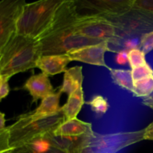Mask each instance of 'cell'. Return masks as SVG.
Instances as JSON below:
<instances>
[{
  "label": "cell",
  "mask_w": 153,
  "mask_h": 153,
  "mask_svg": "<svg viewBox=\"0 0 153 153\" xmlns=\"http://www.w3.org/2000/svg\"><path fill=\"white\" fill-rule=\"evenodd\" d=\"M40 56L37 39L15 34L0 54V75L10 79L17 73L34 68Z\"/></svg>",
  "instance_id": "6da1fadb"
},
{
  "label": "cell",
  "mask_w": 153,
  "mask_h": 153,
  "mask_svg": "<svg viewBox=\"0 0 153 153\" xmlns=\"http://www.w3.org/2000/svg\"><path fill=\"white\" fill-rule=\"evenodd\" d=\"M64 0H41L26 3L16 22V32L38 39L49 28Z\"/></svg>",
  "instance_id": "7a4b0ae2"
},
{
  "label": "cell",
  "mask_w": 153,
  "mask_h": 153,
  "mask_svg": "<svg viewBox=\"0 0 153 153\" xmlns=\"http://www.w3.org/2000/svg\"><path fill=\"white\" fill-rule=\"evenodd\" d=\"M37 40L42 55H63L74 49L102 42L76 33L73 28V23L47 33Z\"/></svg>",
  "instance_id": "3957f363"
},
{
  "label": "cell",
  "mask_w": 153,
  "mask_h": 153,
  "mask_svg": "<svg viewBox=\"0 0 153 153\" xmlns=\"http://www.w3.org/2000/svg\"><path fill=\"white\" fill-rule=\"evenodd\" d=\"M65 120L61 111L53 116L34 121L28 120L21 115L14 123L7 126L9 147H15L39 136L52 132Z\"/></svg>",
  "instance_id": "277c9868"
},
{
  "label": "cell",
  "mask_w": 153,
  "mask_h": 153,
  "mask_svg": "<svg viewBox=\"0 0 153 153\" xmlns=\"http://www.w3.org/2000/svg\"><path fill=\"white\" fill-rule=\"evenodd\" d=\"M73 28L76 33L85 37L108 41L109 44L118 47L119 52L122 39L114 25L105 16L95 13L79 14L73 23Z\"/></svg>",
  "instance_id": "5b68a950"
},
{
  "label": "cell",
  "mask_w": 153,
  "mask_h": 153,
  "mask_svg": "<svg viewBox=\"0 0 153 153\" xmlns=\"http://www.w3.org/2000/svg\"><path fill=\"white\" fill-rule=\"evenodd\" d=\"M105 18L114 25L122 40L140 37L143 34L153 31V13L141 9L132 7L120 16Z\"/></svg>",
  "instance_id": "8992f818"
},
{
  "label": "cell",
  "mask_w": 153,
  "mask_h": 153,
  "mask_svg": "<svg viewBox=\"0 0 153 153\" xmlns=\"http://www.w3.org/2000/svg\"><path fill=\"white\" fill-rule=\"evenodd\" d=\"M143 130L108 134L94 132L86 149L91 153H117L124 148L143 140Z\"/></svg>",
  "instance_id": "52a82bcc"
},
{
  "label": "cell",
  "mask_w": 153,
  "mask_h": 153,
  "mask_svg": "<svg viewBox=\"0 0 153 153\" xmlns=\"http://www.w3.org/2000/svg\"><path fill=\"white\" fill-rule=\"evenodd\" d=\"M25 4L24 0L0 1V54L7 42L16 34V22Z\"/></svg>",
  "instance_id": "ba28073f"
},
{
  "label": "cell",
  "mask_w": 153,
  "mask_h": 153,
  "mask_svg": "<svg viewBox=\"0 0 153 153\" xmlns=\"http://www.w3.org/2000/svg\"><path fill=\"white\" fill-rule=\"evenodd\" d=\"M78 7L90 9L95 14L117 16L126 13L133 7L134 0H83L76 1Z\"/></svg>",
  "instance_id": "9c48e42d"
},
{
  "label": "cell",
  "mask_w": 153,
  "mask_h": 153,
  "mask_svg": "<svg viewBox=\"0 0 153 153\" xmlns=\"http://www.w3.org/2000/svg\"><path fill=\"white\" fill-rule=\"evenodd\" d=\"M107 52H112L110 44L108 41H102L97 44L74 49L67 54L72 61H79L94 66L103 67L110 70L111 68L105 60V54Z\"/></svg>",
  "instance_id": "30bf717a"
},
{
  "label": "cell",
  "mask_w": 153,
  "mask_h": 153,
  "mask_svg": "<svg viewBox=\"0 0 153 153\" xmlns=\"http://www.w3.org/2000/svg\"><path fill=\"white\" fill-rule=\"evenodd\" d=\"M94 133L80 136H57L50 132L49 137L52 144L66 153H83L89 146Z\"/></svg>",
  "instance_id": "8fae6325"
},
{
  "label": "cell",
  "mask_w": 153,
  "mask_h": 153,
  "mask_svg": "<svg viewBox=\"0 0 153 153\" xmlns=\"http://www.w3.org/2000/svg\"><path fill=\"white\" fill-rule=\"evenodd\" d=\"M10 153H66L52 144L49 133L10 148Z\"/></svg>",
  "instance_id": "7c38bea8"
},
{
  "label": "cell",
  "mask_w": 153,
  "mask_h": 153,
  "mask_svg": "<svg viewBox=\"0 0 153 153\" xmlns=\"http://www.w3.org/2000/svg\"><path fill=\"white\" fill-rule=\"evenodd\" d=\"M72 61L67 54L42 55L36 63V67L47 76L65 73L67 66Z\"/></svg>",
  "instance_id": "4fadbf2b"
},
{
  "label": "cell",
  "mask_w": 153,
  "mask_h": 153,
  "mask_svg": "<svg viewBox=\"0 0 153 153\" xmlns=\"http://www.w3.org/2000/svg\"><path fill=\"white\" fill-rule=\"evenodd\" d=\"M23 88L28 91L32 97L33 102L42 100L54 93L53 86L51 84L49 76L43 73L31 76L25 82Z\"/></svg>",
  "instance_id": "5bb4252c"
},
{
  "label": "cell",
  "mask_w": 153,
  "mask_h": 153,
  "mask_svg": "<svg viewBox=\"0 0 153 153\" xmlns=\"http://www.w3.org/2000/svg\"><path fill=\"white\" fill-rule=\"evenodd\" d=\"M61 93L60 91L50 94L41 100L40 105L32 112L22 114L28 120H38L56 114L61 111L60 98Z\"/></svg>",
  "instance_id": "9a60e30c"
},
{
  "label": "cell",
  "mask_w": 153,
  "mask_h": 153,
  "mask_svg": "<svg viewBox=\"0 0 153 153\" xmlns=\"http://www.w3.org/2000/svg\"><path fill=\"white\" fill-rule=\"evenodd\" d=\"M94 132L91 123L76 118L63 122L52 131V134L57 136H80Z\"/></svg>",
  "instance_id": "2e32d148"
},
{
  "label": "cell",
  "mask_w": 153,
  "mask_h": 153,
  "mask_svg": "<svg viewBox=\"0 0 153 153\" xmlns=\"http://www.w3.org/2000/svg\"><path fill=\"white\" fill-rule=\"evenodd\" d=\"M82 67L76 66L67 69L64 74L63 83L59 91L61 94H67L70 96L79 88H82L84 76Z\"/></svg>",
  "instance_id": "e0dca14e"
},
{
  "label": "cell",
  "mask_w": 153,
  "mask_h": 153,
  "mask_svg": "<svg viewBox=\"0 0 153 153\" xmlns=\"http://www.w3.org/2000/svg\"><path fill=\"white\" fill-rule=\"evenodd\" d=\"M84 104L85 99L83 88H81L73 94L69 96L66 104L61 108V111L64 115L66 120L76 119Z\"/></svg>",
  "instance_id": "ac0fdd59"
},
{
  "label": "cell",
  "mask_w": 153,
  "mask_h": 153,
  "mask_svg": "<svg viewBox=\"0 0 153 153\" xmlns=\"http://www.w3.org/2000/svg\"><path fill=\"white\" fill-rule=\"evenodd\" d=\"M110 73L114 82L116 85H119L121 88L129 91L133 94L134 82L131 76V70L111 68Z\"/></svg>",
  "instance_id": "d6986e66"
},
{
  "label": "cell",
  "mask_w": 153,
  "mask_h": 153,
  "mask_svg": "<svg viewBox=\"0 0 153 153\" xmlns=\"http://www.w3.org/2000/svg\"><path fill=\"white\" fill-rule=\"evenodd\" d=\"M153 93V75L134 82L133 95L137 97H149Z\"/></svg>",
  "instance_id": "ffe728a7"
},
{
  "label": "cell",
  "mask_w": 153,
  "mask_h": 153,
  "mask_svg": "<svg viewBox=\"0 0 153 153\" xmlns=\"http://www.w3.org/2000/svg\"><path fill=\"white\" fill-rule=\"evenodd\" d=\"M86 103L90 105L91 110L98 116L104 115L109 108L108 100L101 95L94 96L92 99Z\"/></svg>",
  "instance_id": "44dd1931"
},
{
  "label": "cell",
  "mask_w": 153,
  "mask_h": 153,
  "mask_svg": "<svg viewBox=\"0 0 153 153\" xmlns=\"http://www.w3.org/2000/svg\"><path fill=\"white\" fill-rule=\"evenodd\" d=\"M128 61L131 70L147 64L145 54L140 49H131L128 54Z\"/></svg>",
  "instance_id": "7402d4cb"
},
{
  "label": "cell",
  "mask_w": 153,
  "mask_h": 153,
  "mask_svg": "<svg viewBox=\"0 0 153 153\" xmlns=\"http://www.w3.org/2000/svg\"><path fill=\"white\" fill-rule=\"evenodd\" d=\"M131 71V76H132L133 82H135L140 81L141 79H145L148 76H152L153 70L148 64H144L141 67L132 69Z\"/></svg>",
  "instance_id": "603a6c76"
},
{
  "label": "cell",
  "mask_w": 153,
  "mask_h": 153,
  "mask_svg": "<svg viewBox=\"0 0 153 153\" xmlns=\"http://www.w3.org/2000/svg\"><path fill=\"white\" fill-rule=\"evenodd\" d=\"M140 49L145 55L153 50V31L140 37Z\"/></svg>",
  "instance_id": "cb8c5ba5"
},
{
  "label": "cell",
  "mask_w": 153,
  "mask_h": 153,
  "mask_svg": "<svg viewBox=\"0 0 153 153\" xmlns=\"http://www.w3.org/2000/svg\"><path fill=\"white\" fill-rule=\"evenodd\" d=\"M133 7L153 13V0H134Z\"/></svg>",
  "instance_id": "d4e9b609"
},
{
  "label": "cell",
  "mask_w": 153,
  "mask_h": 153,
  "mask_svg": "<svg viewBox=\"0 0 153 153\" xmlns=\"http://www.w3.org/2000/svg\"><path fill=\"white\" fill-rule=\"evenodd\" d=\"M146 105H148L151 108L153 109V98L149 99L148 100ZM143 140H153V122L151 123L146 128H145L143 130Z\"/></svg>",
  "instance_id": "484cf974"
},
{
  "label": "cell",
  "mask_w": 153,
  "mask_h": 153,
  "mask_svg": "<svg viewBox=\"0 0 153 153\" xmlns=\"http://www.w3.org/2000/svg\"><path fill=\"white\" fill-rule=\"evenodd\" d=\"M129 51L128 49H122L117 52V55L115 56V61L117 64L120 65H125L127 63H128V54Z\"/></svg>",
  "instance_id": "4316f807"
},
{
  "label": "cell",
  "mask_w": 153,
  "mask_h": 153,
  "mask_svg": "<svg viewBox=\"0 0 153 153\" xmlns=\"http://www.w3.org/2000/svg\"><path fill=\"white\" fill-rule=\"evenodd\" d=\"M8 81L9 80H7V79L4 81L2 86H1V90H0V101L2 99L5 98L8 95L9 92H10V87H9Z\"/></svg>",
  "instance_id": "83f0119b"
},
{
  "label": "cell",
  "mask_w": 153,
  "mask_h": 153,
  "mask_svg": "<svg viewBox=\"0 0 153 153\" xmlns=\"http://www.w3.org/2000/svg\"><path fill=\"white\" fill-rule=\"evenodd\" d=\"M7 126H5V118L4 114L0 111V133L4 131L6 129Z\"/></svg>",
  "instance_id": "f1b7e54d"
},
{
  "label": "cell",
  "mask_w": 153,
  "mask_h": 153,
  "mask_svg": "<svg viewBox=\"0 0 153 153\" xmlns=\"http://www.w3.org/2000/svg\"><path fill=\"white\" fill-rule=\"evenodd\" d=\"M9 80L8 79H7V78H5V77H4V76H1V75H0V90H1V86H2V85H3V83H4V82L5 80Z\"/></svg>",
  "instance_id": "f546056e"
},
{
  "label": "cell",
  "mask_w": 153,
  "mask_h": 153,
  "mask_svg": "<svg viewBox=\"0 0 153 153\" xmlns=\"http://www.w3.org/2000/svg\"><path fill=\"white\" fill-rule=\"evenodd\" d=\"M0 153H10V148H9V149H5V150L1 151V152H0Z\"/></svg>",
  "instance_id": "4dcf8cb0"
},
{
  "label": "cell",
  "mask_w": 153,
  "mask_h": 153,
  "mask_svg": "<svg viewBox=\"0 0 153 153\" xmlns=\"http://www.w3.org/2000/svg\"><path fill=\"white\" fill-rule=\"evenodd\" d=\"M83 153H91V152H89V151H88V149H85V152H84Z\"/></svg>",
  "instance_id": "1f68e13d"
},
{
  "label": "cell",
  "mask_w": 153,
  "mask_h": 153,
  "mask_svg": "<svg viewBox=\"0 0 153 153\" xmlns=\"http://www.w3.org/2000/svg\"><path fill=\"white\" fill-rule=\"evenodd\" d=\"M4 150H5V149H4ZM3 151V150H2ZM0 152H1V151H0Z\"/></svg>",
  "instance_id": "d6a6232c"
}]
</instances>
